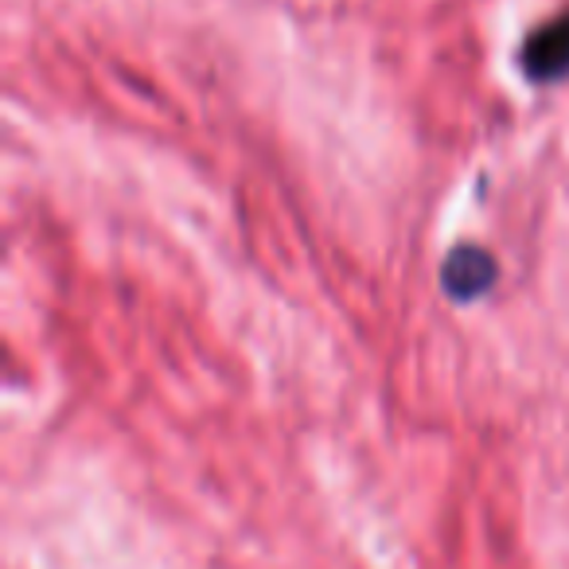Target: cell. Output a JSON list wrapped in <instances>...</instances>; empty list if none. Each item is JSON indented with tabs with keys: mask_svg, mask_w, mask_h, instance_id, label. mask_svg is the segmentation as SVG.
<instances>
[{
	"mask_svg": "<svg viewBox=\"0 0 569 569\" xmlns=\"http://www.w3.org/2000/svg\"><path fill=\"white\" fill-rule=\"evenodd\" d=\"M522 63H527L530 79H538V82H550V79L569 74V20H553V24H546L535 40H527Z\"/></svg>",
	"mask_w": 569,
	"mask_h": 569,
	"instance_id": "1",
	"label": "cell"
},
{
	"mask_svg": "<svg viewBox=\"0 0 569 569\" xmlns=\"http://www.w3.org/2000/svg\"><path fill=\"white\" fill-rule=\"evenodd\" d=\"M496 281V266L483 250H457L445 269V284L452 297H480Z\"/></svg>",
	"mask_w": 569,
	"mask_h": 569,
	"instance_id": "2",
	"label": "cell"
}]
</instances>
